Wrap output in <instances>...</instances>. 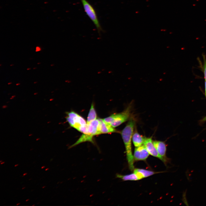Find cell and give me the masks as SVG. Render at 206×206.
<instances>
[{
  "label": "cell",
  "instance_id": "cell-8",
  "mask_svg": "<svg viewBox=\"0 0 206 206\" xmlns=\"http://www.w3.org/2000/svg\"><path fill=\"white\" fill-rule=\"evenodd\" d=\"M87 124L88 125V134L93 137L94 136L101 134L99 130L100 121L98 119Z\"/></svg>",
  "mask_w": 206,
  "mask_h": 206
},
{
  "label": "cell",
  "instance_id": "cell-29",
  "mask_svg": "<svg viewBox=\"0 0 206 206\" xmlns=\"http://www.w3.org/2000/svg\"><path fill=\"white\" fill-rule=\"evenodd\" d=\"M19 84H20V83H17V84H16V85H19Z\"/></svg>",
  "mask_w": 206,
  "mask_h": 206
},
{
  "label": "cell",
  "instance_id": "cell-22",
  "mask_svg": "<svg viewBox=\"0 0 206 206\" xmlns=\"http://www.w3.org/2000/svg\"><path fill=\"white\" fill-rule=\"evenodd\" d=\"M31 69V68H27V70H30Z\"/></svg>",
  "mask_w": 206,
  "mask_h": 206
},
{
  "label": "cell",
  "instance_id": "cell-25",
  "mask_svg": "<svg viewBox=\"0 0 206 206\" xmlns=\"http://www.w3.org/2000/svg\"><path fill=\"white\" fill-rule=\"evenodd\" d=\"M37 68H36V67H34V68H33V70H35V69H36Z\"/></svg>",
  "mask_w": 206,
  "mask_h": 206
},
{
  "label": "cell",
  "instance_id": "cell-2",
  "mask_svg": "<svg viewBox=\"0 0 206 206\" xmlns=\"http://www.w3.org/2000/svg\"><path fill=\"white\" fill-rule=\"evenodd\" d=\"M66 114V120L71 126L83 134H88V125L84 118L74 111Z\"/></svg>",
  "mask_w": 206,
  "mask_h": 206
},
{
  "label": "cell",
  "instance_id": "cell-30",
  "mask_svg": "<svg viewBox=\"0 0 206 206\" xmlns=\"http://www.w3.org/2000/svg\"><path fill=\"white\" fill-rule=\"evenodd\" d=\"M11 83H12V82H9V83H8V84H11Z\"/></svg>",
  "mask_w": 206,
  "mask_h": 206
},
{
  "label": "cell",
  "instance_id": "cell-15",
  "mask_svg": "<svg viewBox=\"0 0 206 206\" xmlns=\"http://www.w3.org/2000/svg\"><path fill=\"white\" fill-rule=\"evenodd\" d=\"M41 49L40 47L39 46H37L35 48V52H39L41 51Z\"/></svg>",
  "mask_w": 206,
  "mask_h": 206
},
{
  "label": "cell",
  "instance_id": "cell-6",
  "mask_svg": "<svg viewBox=\"0 0 206 206\" xmlns=\"http://www.w3.org/2000/svg\"><path fill=\"white\" fill-rule=\"evenodd\" d=\"M143 144L149 154L163 161L162 158L159 154L151 138L145 137Z\"/></svg>",
  "mask_w": 206,
  "mask_h": 206
},
{
  "label": "cell",
  "instance_id": "cell-17",
  "mask_svg": "<svg viewBox=\"0 0 206 206\" xmlns=\"http://www.w3.org/2000/svg\"><path fill=\"white\" fill-rule=\"evenodd\" d=\"M206 121V116L202 119V121Z\"/></svg>",
  "mask_w": 206,
  "mask_h": 206
},
{
  "label": "cell",
  "instance_id": "cell-12",
  "mask_svg": "<svg viewBox=\"0 0 206 206\" xmlns=\"http://www.w3.org/2000/svg\"><path fill=\"white\" fill-rule=\"evenodd\" d=\"M116 177L117 178H120L124 181L139 180L137 176L134 173H133L126 175H122L119 174H116Z\"/></svg>",
  "mask_w": 206,
  "mask_h": 206
},
{
  "label": "cell",
  "instance_id": "cell-21",
  "mask_svg": "<svg viewBox=\"0 0 206 206\" xmlns=\"http://www.w3.org/2000/svg\"><path fill=\"white\" fill-rule=\"evenodd\" d=\"M18 165H19V164H15V165L14 166H15V167H16L18 166Z\"/></svg>",
  "mask_w": 206,
  "mask_h": 206
},
{
  "label": "cell",
  "instance_id": "cell-27",
  "mask_svg": "<svg viewBox=\"0 0 206 206\" xmlns=\"http://www.w3.org/2000/svg\"><path fill=\"white\" fill-rule=\"evenodd\" d=\"M20 204V203H17L16 204V205H19Z\"/></svg>",
  "mask_w": 206,
  "mask_h": 206
},
{
  "label": "cell",
  "instance_id": "cell-4",
  "mask_svg": "<svg viewBox=\"0 0 206 206\" xmlns=\"http://www.w3.org/2000/svg\"><path fill=\"white\" fill-rule=\"evenodd\" d=\"M86 15L95 26L99 35L103 32L96 11L93 6L87 0H80Z\"/></svg>",
  "mask_w": 206,
  "mask_h": 206
},
{
  "label": "cell",
  "instance_id": "cell-19",
  "mask_svg": "<svg viewBox=\"0 0 206 206\" xmlns=\"http://www.w3.org/2000/svg\"><path fill=\"white\" fill-rule=\"evenodd\" d=\"M5 163V162H2L1 163V165H3Z\"/></svg>",
  "mask_w": 206,
  "mask_h": 206
},
{
  "label": "cell",
  "instance_id": "cell-10",
  "mask_svg": "<svg viewBox=\"0 0 206 206\" xmlns=\"http://www.w3.org/2000/svg\"><path fill=\"white\" fill-rule=\"evenodd\" d=\"M134 173L136 175L139 180L160 172H155L142 169H136L134 170Z\"/></svg>",
  "mask_w": 206,
  "mask_h": 206
},
{
  "label": "cell",
  "instance_id": "cell-20",
  "mask_svg": "<svg viewBox=\"0 0 206 206\" xmlns=\"http://www.w3.org/2000/svg\"><path fill=\"white\" fill-rule=\"evenodd\" d=\"M45 166H42L41 167V169H43L44 168H45Z\"/></svg>",
  "mask_w": 206,
  "mask_h": 206
},
{
  "label": "cell",
  "instance_id": "cell-13",
  "mask_svg": "<svg viewBox=\"0 0 206 206\" xmlns=\"http://www.w3.org/2000/svg\"><path fill=\"white\" fill-rule=\"evenodd\" d=\"M97 114L93 103L92 104L87 118V124H88L96 119Z\"/></svg>",
  "mask_w": 206,
  "mask_h": 206
},
{
  "label": "cell",
  "instance_id": "cell-9",
  "mask_svg": "<svg viewBox=\"0 0 206 206\" xmlns=\"http://www.w3.org/2000/svg\"><path fill=\"white\" fill-rule=\"evenodd\" d=\"M99 130L100 134L110 133L117 132V131L110 124L105 122L103 119L99 118Z\"/></svg>",
  "mask_w": 206,
  "mask_h": 206
},
{
  "label": "cell",
  "instance_id": "cell-1",
  "mask_svg": "<svg viewBox=\"0 0 206 206\" xmlns=\"http://www.w3.org/2000/svg\"><path fill=\"white\" fill-rule=\"evenodd\" d=\"M135 121L133 119H130L121 132V135L126 149L129 167L131 171L134 169V157L132 154L131 147V140Z\"/></svg>",
  "mask_w": 206,
  "mask_h": 206
},
{
  "label": "cell",
  "instance_id": "cell-7",
  "mask_svg": "<svg viewBox=\"0 0 206 206\" xmlns=\"http://www.w3.org/2000/svg\"><path fill=\"white\" fill-rule=\"evenodd\" d=\"M149 155L148 151L144 145L136 147L134 150V158L136 161L146 160Z\"/></svg>",
  "mask_w": 206,
  "mask_h": 206
},
{
  "label": "cell",
  "instance_id": "cell-24",
  "mask_svg": "<svg viewBox=\"0 0 206 206\" xmlns=\"http://www.w3.org/2000/svg\"><path fill=\"white\" fill-rule=\"evenodd\" d=\"M13 65H14V64H11L10 65V66H13Z\"/></svg>",
  "mask_w": 206,
  "mask_h": 206
},
{
  "label": "cell",
  "instance_id": "cell-5",
  "mask_svg": "<svg viewBox=\"0 0 206 206\" xmlns=\"http://www.w3.org/2000/svg\"><path fill=\"white\" fill-rule=\"evenodd\" d=\"M153 142L159 154L162 158L163 161L166 165L170 160L166 156L167 148L165 143L163 142L157 140L153 141Z\"/></svg>",
  "mask_w": 206,
  "mask_h": 206
},
{
  "label": "cell",
  "instance_id": "cell-18",
  "mask_svg": "<svg viewBox=\"0 0 206 206\" xmlns=\"http://www.w3.org/2000/svg\"><path fill=\"white\" fill-rule=\"evenodd\" d=\"M27 173H24L23 174V176L26 175H27Z\"/></svg>",
  "mask_w": 206,
  "mask_h": 206
},
{
  "label": "cell",
  "instance_id": "cell-32",
  "mask_svg": "<svg viewBox=\"0 0 206 206\" xmlns=\"http://www.w3.org/2000/svg\"><path fill=\"white\" fill-rule=\"evenodd\" d=\"M45 187H46V186H43V187H42V188L43 189Z\"/></svg>",
  "mask_w": 206,
  "mask_h": 206
},
{
  "label": "cell",
  "instance_id": "cell-31",
  "mask_svg": "<svg viewBox=\"0 0 206 206\" xmlns=\"http://www.w3.org/2000/svg\"><path fill=\"white\" fill-rule=\"evenodd\" d=\"M25 187H23L22 188V189H25Z\"/></svg>",
  "mask_w": 206,
  "mask_h": 206
},
{
  "label": "cell",
  "instance_id": "cell-36",
  "mask_svg": "<svg viewBox=\"0 0 206 206\" xmlns=\"http://www.w3.org/2000/svg\"><path fill=\"white\" fill-rule=\"evenodd\" d=\"M35 205V204H33V205H32V206H34V205Z\"/></svg>",
  "mask_w": 206,
  "mask_h": 206
},
{
  "label": "cell",
  "instance_id": "cell-14",
  "mask_svg": "<svg viewBox=\"0 0 206 206\" xmlns=\"http://www.w3.org/2000/svg\"><path fill=\"white\" fill-rule=\"evenodd\" d=\"M203 71L205 79L206 81V59L205 58L204 59Z\"/></svg>",
  "mask_w": 206,
  "mask_h": 206
},
{
  "label": "cell",
  "instance_id": "cell-23",
  "mask_svg": "<svg viewBox=\"0 0 206 206\" xmlns=\"http://www.w3.org/2000/svg\"><path fill=\"white\" fill-rule=\"evenodd\" d=\"M49 169V168H47L45 169V171H47Z\"/></svg>",
  "mask_w": 206,
  "mask_h": 206
},
{
  "label": "cell",
  "instance_id": "cell-33",
  "mask_svg": "<svg viewBox=\"0 0 206 206\" xmlns=\"http://www.w3.org/2000/svg\"><path fill=\"white\" fill-rule=\"evenodd\" d=\"M54 64H52L50 65V66H54Z\"/></svg>",
  "mask_w": 206,
  "mask_h": 206
},
{
  "label": "cell",
  "instance_id": "cell-28",
  "mask_svg": "<svg viewBox=\"0 0 206 206\" xmlns=\"http://www.w3.org/2000/svg\"><path fill=\"white\" fill-rule=\"evenodd\" d=\"M29 199H27L25 201H29Z\"/></svg>",
  "mask_w": 206,
  "mask_h": 206
},
{
  "label": "cell",
  "instance_id": "cell-26",
  "mask_svg": "<svg viewBox=\"0 0 206 206\" xmlns=\"http://www.w3.org/2000/svg\"><path fill=\"white\" fill-rule=\"evenodd\" d=\"M41 62H38V63H37V64H41Z\"/></svg>",
  "mask_w": 206,
  "mask_h": 206
},
{
  "label": "cell",
  "instance_id": "cell-34",
  "mask_svg": "<svg viewBox=\"0 0 206 206\" xmlns=\"http://www.w3.org/2000/svg\"><path fill=\"white\" fill-rule=\"evenodd\" d=\"M37 82H34V83H37Z\"/></svg>",
  "mask_w": 206,
  "mask_h": 206
},
{
  "label": "cell",
  "instance_id": "cell-3",
  "mask_svg": "<svg viewBox=\"0 0 206 206\" xmlns=\"http://www.w3.org/2000/svg\"><path fill=\"white\" fill-rule=\"evenodd\" d=\"M130 110L131 107L128 106L123 112L112 114L103 120L113 127H116L128 119L130 114Z\"/></svg>",
  "mask_w": 206,
  "mask_h": 206
},
{
  "label": "cell",
  "instance_id": "cell-11",
  "mask_svg": "<svg viewBox=\"0 0 206 206\" xmlns=\"http://www.w3.org/2000/svg\"><path fill=\"white\" fill-rule=\"evenodd\" d=\"M145 137L140 134L137 132H135L132 136V140L133 144L136 147L142 145L144 143Z\"/></svg>",
  "mask_w": 206,
  "mask_h": 206
},
{
  "label": "cell",
  "instance_id": "cell-37",
  "mask_svg": "<svg viewBox=\"0 0 206 206\" xmlns=\"http://www.w3.org/2000/svg\"><path fill=\"white\" fill-rule=\"evenodd\" d=\"M0 66H1V64H0Z\"/></svg>",
  "mask_w": 206,
  "mask_h": 206
},
{
  "label": "cell",
  "instance_id": "cell-16",
  "mask_svg": "<svg viewBox=\"0 0 206 206\" xmlns=\"http://www.w3.org/2000/svg\"><path fill=\"white\" fill-rule=\"evenodd\" d=\"M205 94L206 97V81L205 82Z\"/></svg>",
  "mask_w": 206,
  "mask_h": 206
},
{
  "label": "cell",
  "instance_id": "cell-35",
  "mask_svg": "<svg viewBox=\"0 0 206 206\" xmlns=\"http://www.w3.org/2000/svg\"><path fill=\"white\" fill-rule=\"evenodd\" d=\"M1 162H2V161H1V160L0 161V163H1Z\"/></svg>",
  "mask_w": 206,
  "mask_h": 206
}]
</instances>
